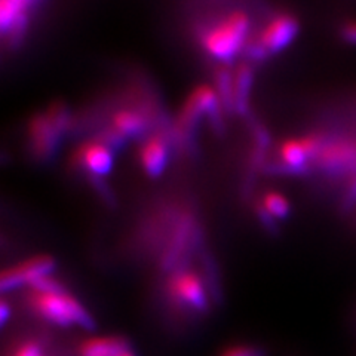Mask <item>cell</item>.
Masks as SVG:
<instances>
[{"instance_id": "15", "label": "cell", "mask_w": 356, "mask_h": 356, "mask_svg": "<svg viewBox=\"0 0 356 356\" xmlns=\"http://www.w3.org/2000/svg\"><path fill=\"white\" fill-rule=\"evenodd\" d=\"M263 209L273 218H285L289 214L288 199L277 192H267L263 196Z\"/></svg>"}, {"instance_id": "6", "label": "cell", "mask_w": 356, "mask_h": 356, "mask_svg": "<svg viewBox=\"0 0 356 356\" xmlns=\"http://www.w3.org/2000/svg\"><path fill=\"white\" fill-rule=\"evenodd\" d=\"M60 116L49 111V115H38L29 124V138L38 156H48L54 152L58 140Z\"/></svg>"}, {"instance_id": "8", "label": "cell", "mask_w": 356, "mask_h": 356, "mask_svg": "<svg viewBox=\"0 0 356 356\" xmlns=\"http://www.w3.org/2000/svg\"><path fill=\"white\" fill-rule=\"evenodd\" d=\"M73 161L88 172L94 175H106L110 172L111 165H113V156H111L110 149L104 143L89 141L83 143L76 150L73 154Z\"/></svg>"}, {"instance_id": "1", "label": "cell", "mask_w": 356, "mask_h": 356, "mask_svg": "<svg viewBox=\"0 0 356 356\" xmlns=\"http://www.w3.org/2000/svg\"><path fill=\"white\" fill-rule=\"evenodd\" d=\"M27 302L36 314L58 327H81L85 330L94 328V321L88 310L77 300L65 293L61 286L54 289H30Z\"/></svg>"}, {"instance_id": "3", "label": "cell", "mask_w": 356, "mask_h": 356, "mask_svg": "<svg viewBox=\"0 0 356 356\" xmlns=\"http://www.w3.org/2000/svg\"><path fill=\"white\" fill-rule=\"evenodd\" d=\"M55 261L49 255H36L18 264L5 269L0 276V288L2 291H10L22 285L31 286L43 276H49L54 270Z\"/></svg>"}, {"instance_id": "2", "label": "cell", "mask_w": 356, "mask_h": 356, "mask_svg": "<svg viewBox=\"0 0 356 356\" xmlns=\"http://www.w3.org/2000/svg\"><path fill=\"white\" fill-rule=\"evenodd\" d=\"M250 17L243 10L222 17L213 27L204 31L200 42L205 52L218 61H230L242 49L250 31Z\"/></svg>"}, {"instance_id": "13", "label": "cell", "mask_w": 356, "mask_h": 356, "mask_svg": "<svg viewBox=\"0 0 356 356\" xmlns=\"http://www.w3.org/2000/svg\"><path fill=\"white\" fill-rule=\"evenodd\" d=\"M129 349L125 339L118 336L91 337L79 346L81 356H119L122 352Z\"/></svg>"}, {"instance_id": "20", "label": "cell", "mask_w": 356, "mask_h": 356, "mask_svg": "<svg viewBox=\"0 0 356 356\" xmlns=\"http://www.w3.org/2000/svg\"><path fill=\"white\" fill-rule=\"evenodd\" d=\"M119 356H137L136 353H134L131 349H127V350H124V352H122Z\"/></svg>"}, {"instance_id": "5", "label": "cell", "mask_w": 356, "mask_h": 356, "mask_svg": "<svg viewBox=\"0 0 356 356\" xmlns=\"http://www.w3.org/2000/svg\"><path fill=\"white\" fill-rule=\"evenodd\" d=\"M300 24L294 15L281 14L272 18L260 33L259 48L263 52H280L298 35Z\"/></svg>"}, {"instance_id": "12", "label": "cell", "mask_w": 356, "mask_h": 356, "mask_svg": "<svg viewBox=\"0 0 356 356\" xmlns=\"http://www.w3.org/2000/svg\"><path fill=\"white\" fill-rule=\"evenodd\" d=\"M217 102L218 99L214 89L208 85H200L187 97L181 110V119L186 122H192L200 115L214 111L217 108Z\"/></svg>"}, {"instance_id": "19", "label": "cell", "mask_w": 356, "mask_h": 356, "mask_svg": "<svg viewBox=\"0 0 356 356\" xmlns=\"http://www.w3.org/2000/svg\"><path fill=\"white\" fill-rule=\"evenodd\" d=\"M9 312H10V309H9V306H8V303L3 302L0 303V321H2V325H5L6 322H8V318H9Z\"/></svg>"}, {"instance_id": "14", "label": "cell", "mask_w": 356, "mask_h": 356, "mask_svg": "<svg viewBox=\"0 0 356 356\" xmlns=\"http://www.w3.org/2000/svg\"><path fill=\"white\" fill-rule=\"evenodd\" d=\"M111 120H113L116 132L120 136H137L146 127L144 118L134 110H119Z\"/></svg>"}, {"instance_id": "17", "label": "cell", "mask_w": 356, "mask_h": 356, "mask_svg": "<svg viewBox=\"0 0 356 356\" xmlns=\"http://www.w3.org/2000/svg\"><path fill=\"white\" fill-rule=\"evenodd\" d=\"M13 356H43V352L36 341H26L19 344Z\"/></svg>"}, {"instance_id": "18", "label": "cell", "mask_w": 356, "mask_h": 356, "mask_svg": "<svg viewBox=\"0 0 356 356\" xmlns=\"http://www.w3.org/2000/svg\"><path fill=\"white\" fill-rule=\"evenodd\" d=\"M340 35L344 42H348L350 44H356V19L344 22L341 30H340Z\"/></svg>"}, {"instance_id": "16", "label": "cell", "mask_w": 356, "mask_h": 356, "mask_svg": "<svg viewBox=\"0 0 356 356\" xmlns=\"http://www.w3.org/2000/svg\"><path fill=\"white\" fill-rule=\"evenodd\" d=\"M220 356H263V352L259 348L245 346V344H236V346H229L221 352Z\"/></svg>"}, {"instance_id": "9", "label": "cell", "mask_w": 356, "mask_h": 356, "mask_svg": "<svg viewBox=\"0 0 356 356\" xmlns=\"http://www.w3.org/2000/svg\"><path fill=\"white\" fill-rule=\"evenodd\" d=\"M318 162L330 171L352 170L356 166V144L348 141L327 144L321 149Z\"/></svg>"}, {"instance_id": "4", "label": "cell", "mask_w": 356, "mask_h": 356, "mask_svg": "<svg viewBox=\"0 0 356 356\" xmlns=\"http://www.w3.org/2000/svg\"><path fill=\"white\" fill-rule=\"evenodd\" d=\"M168 293L177 303L195 310L207 309L208 298L200 276L192 270L172 275L168 281Z\"/></svg>"}, {"instance_id": "7", "label": "cell", "mask_w": 356, "mask_h": 356, "mask_svg": "<svg viewBox=\"0 0 356 356\" xmlns=\"http://www.w3.org/2000/svg\"><path fill=\"white\" fill-rule=\"evenodd\" d=\"M322 143L315 136L286 140L280 147V158L286 168L300 170L310 158H318Z\"/></svg>"}, {"instance_id": "10", "label": "cell", "mask_w": 356, "mask_h": 356, "mask_svg": "<svg viewBox=\"0 0 356 356\" xmlns=\"http://www.w3.org/2000/svg\"><path fill=\"white\" fill-rule=\"evenodd\" d=\"M138 158L144 172L149 177H159L168 165V146L162 137L153 136L143 143Z\"/></svg>"}, {"instance_id": "11", "label": "cell", "mask_w": 356, "mask_h": 356, "mask_svg": "<svg viewBox=\"0 0 356 356\" xmlns=\"http://www.w3.org/2000/svg\"><path fill=\"white\" fill-rule=\"evenodd\" d=\"M29 2L21 0H2L0 2V29L3 36H18L27 24Z\"/></svg>"}]
</instances>
